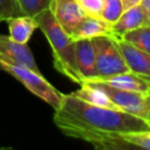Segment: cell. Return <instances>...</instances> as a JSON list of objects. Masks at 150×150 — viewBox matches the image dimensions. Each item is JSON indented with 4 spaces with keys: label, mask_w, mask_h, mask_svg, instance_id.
<instances>
[{
    "label": "cell",
    "mask_w": 150,
    "mask_h": 150,
    "mask_svg": "<svg viewBox=\"0 0 150 150\" xmlns=\"http://www.w3.org/2000/svg\"><path fill=\"white\" fill-rule=\"evenodd\" d=\"M97 36H112L111 25L100 16L86 15L71 34L73 40L93 39Z\"/></svg>",
    "instance_id": "11"
},
{
    "label": "cell",
    "mask_w": 150,
    "mask_h": 150,
    "mask_svg": "<svg viewBox=\"0 0 150 150\" xmlns=\"http://www.w3.org/2000/svg\"><path fill=\"white\" fill-rule=\"evenodd\" d=\"M90 144H93V145H94V150H108L107 148H104V146H103V145H101L100 143L93 142V143H90Z\"/></svg>",
    "instance_id": "24"
},
{
    "label": "cell",
    "mask_w": 150,
    "mask_h": 150,
    "mask_svg": "<svg viewBox=\"0 0 150 150\" xmlns=\"http://www.w3.org/2000/svg\"><path fill=\"white\" fill-rule=\"evenodd\" d=\"M0 62L22 66L40 73L33 53L27 43H19L9 35L0 34Z\"/></svg>",
    "instance_id": "6"
},
{
    "label": "cell",
    "mask_w": 150,
    "mask_h": 150,
    "mask_svg": "<svg viewBox=\"0 0 150 150\" xmlns=\"http://www.w3.org/2000/svg\"><path fill=\"white\" fill-rule=\"evenodd\" d=\"M121 39L131 43L138 49L150 54V25L127 32L121 36Z\"/></svg>",
    "instance_id": "15"
},
{
    "label": "cell",
    "mask_w": 150,
    "mask_h": 150,
    "mask_svg": "<svg viewBox=\"0 0 150 150\" xmlns=\"http://www.w3.org/2000/svg\"><path fill=\"white\" fill-rule=\"evenodd\" d=\"M96 143H100L108 150H143L136 145H132L121 138H103L100 141H93ZM91 142V143H93Z\"/></svg>",
    "instance_id": "20"
},
{
    "label": "cell",
    "mask_w": 150,
    "mask_h": 150,
    "mask_svg": "<svg viewBox=\"0 0 150 150\" xmlns=\"http://www.w3.org/2000/svg\"><path fill=\"white\" fill-rule=\"evenodd\" d=\"M114 138H121L132 145H136L143 150H150V129L141 131H130L118 135Z\"/></svg>",
    "instance_id": "18"
},
{
    "label": "cell",
    "mask_w": 150,
    "mask_h": 150,
    "mask_svg": "<svg viewBox=\"0 0 150 150\" xmlns=\"http://www.w3.org/2000/svg\"><path fill=\"white\" fill-rule=\"evenodd\" d=\"M22 15L16 0H0V20L7 21L11 18Z\"/></svg>",
    "instance_id": "19"
},
{
    "label": "cell",
    "mask_w": 150,
    "mask_h": 150,
    "mask_svg": "<svg viewBox=\"0 0 150 150\" xmlns=\"http://www.w3.org/2000/svg\"><path fill=\"white\" fill-rule=\"evenodd\" d=\"M121 1H122V5H123V9L125 11V9H129V8L138 5L141 0H121Z\"/></svg>",
    "instance_id": "22"
},
{
    "label": "cell",
    "mask_w": 150,
    "mask_h": 150,
    "mask_svg": "<svg viewBox=\"0 0 150 150\" xmlns=\"http://www.w3.org/2000/svg\"><path fill=\"white\" fill-rule=\"evenodd\" d=\"M87 15L100 16L103 7V0H76Z\"/></svg>",
    "instance_id": "21"
},
{
    "label": "cell",
    "mask_w": 150,
    "mask_h": 150,
    "mask_svg": "<svg viewBox=\"0 0 150 150\" xmlns=\"http://www.w3.org/2000/svg\"><path fill=\"white\" fill-rule=\"evenodd\" d=\"M0 69L7 71L16 80H19L30 93L43 100L46 103L52 105L54 110H57L62 103L63 95L57 89H55L41 73H36L22 66L11 64L6 62H0Z\"/></svg>",
    "instance_id": "4"
},
{
    "label": "cell",
    "mask_w": 150,
    "mask_h": 150,
    "mask_svg": "<svg viewBox=\"0 0 150 150\" xmlns=\"http://www.w3.org/2000/svg\"><path fill=\"white\" fill-rule=\"evenodd\" d=\"M0 150H14L13 148H0Z\"/></svg>",
    "instance_id": "25"
},
{
    "label": "cell",
    "mask_w": 150,
    "mask_h": 150,
    "mask_svg": "<svg viewBox=\"0 0 150 150\" xmlns=\"http://www.w3.org/2000/svg\"><path fill=\"white\" fill-rule=\"evenodd\" d=\"M49 9L56 22L70 36L77 25L87 15L76 0H52Z\"/></svg>",
    "instance_id": "7"
},
{
    "label": "cell",
    "mask_w": 150,
    "mask_h": 150,
    "mask_svg": "<svg viewBox=\"0 0 150 150\" xmlns=\"http://www.w3.org/2000/svg\"><path fill=\"white\" fill-rule=\"evenodd\" d=\"M108 84L112 88L123 89V90H135V91H149L150 90V81L131 73L127 71L123 74H118L104 80H95Z\"/></svg>",
    "instance_id": "12"
},
{
    "label": "cell",
    "mask_w": 150,
    "mask_h": 150,
    "mask_svg": "<svg viewBox=\"0 0 150 150\" xmlns=\"http://www.w3.org/2000/svg\"><path fill=\"white\" fill-rule=\"evenodd\" d=\"M149 95H150V90H149Z\"/></svg>",
    "instance_id": "26"
},
{
    "label": "cell",
    "mask_w": 150,
    "mask_h": 150,
    "mask_svg": "<svg viewBox=\"0 0 150 150\" xmlns=\"http://www.w3.org/2000/svg\"><path fill=\"white\" fill-rule=\"evenodd\" d=\"M0 22H1V20H0Z\"/></svg>",
    "instance_id": "27"
},
{
    "label": "cell",
    "mask_w": 150,
    "mask_h": 150,
    "mask_svg": "<svg viewBox=\"0 0 150 150\" xmlns=\"http://www.w3.org/2000/svg\"><path fill=\"white\" fill-rule=\"evenodd\" d=\"M102 90L111 102L121 110L129 115L136 116L150 124V95L149 91H135L112 88L98 81L83 82Z\"/></svg>",
    "instance_id": "3"
},
{
    "label": "cell",
    "mask_w": 150,
    "mask_h": 150,
    "mask_svg": "<svg viewBox=\"0 0 150 150\" xmlns=\"http://www.w3.org/2000/svg\"><path fill=\"white\" fill-rule=\"evenodd\" d=\"M91 40L95 49V80H104L129 71L112 36H97Z\"/></svg>",
    "instance_id": "5"
},
{
    "label": "cell",
    "mask_w": 150,
    "mask_h": 150,
    "mask_svg": "<svg viewBox=\"0 0 150 150\" xmlns=\"http://www.w3.org/2000/svg\"><path fill=\"white\" fill-rule=\"evenodd\" d=\"M139 5L142 6V8L145 11V13L150 16V0H141Z\"/></svg>",
    "instance_id": "23"
},
{
    "label": "cell",
    "mask_w": 150,
    "mask_h": 150,
    "mask_svg": "<svg viewBox=\"0 0 150 150\" xmlns=\"http://www.w3.org/2000/svg\"><path fill=\"white\" fill-rule=\"evenodd\" d=\"M129 71L150 81V54L138 49L121 38H114Z\"/></svg>",
    "instance_id": "8"
},
{
    "label": "cell",
    "mask_w": 150,
    "mask_h": 150,
    "mask_svg": "<svg viewBox=\"0 0 150 150\" xmlns=\"http://www.w3.org/2000/svg\"><path fill=\"white\" fill-rule=\"evenodd\" d=\"M75 62L82 83L96 79L95 49L91 39L75 40Z\"/></svg>",
    "instance_id": "9"
},
{
    "label": "cell",
    "mask_w": 150,
    "mask_h": 150,
    "mask_svg": "<svg viewBox=\"0 0 150 150\" xmlns=\"http://www.w3.org/2000/svg\"><path fill=\"white\" fill-rule=\"evenodd\" d=\"M6 22L8 23L9 36L19 43H27L35 29L38 28V22L35 18L27 15L11 18Z\"/></svg>",
    "instance_id": "13"
},
{
    "label": "cell",
    "mask_w": 150,
    "mask_h": 150,
    "mask_svg": "<svg viewBox=\"0 0 150 150\" xmlns=\"http://www.w3.org/2000/svg\"><path fill=\"white\" fill-rule=\"evenodd\" d=\"M22 15L35 18L50 7L52 0H16Z\"/></svg>",
    "instance_id": "16"
},
{
    "label": "cell",
    "mask_w": 150,
    "mask_h": 150,
    "mask_svg": "<svg viewBox=\"0 0 150 150\" xmlns=\"http://www.w3.org/2000/svg\"><path fill=\"white\" fill-rule=\"evenodd\" d=\"M146 25H150V16L138 4L129 9H125L120 16V19L111 26L112 38H121L127 32L134 30Z\"/></svg>",
    "instance_id": "10"
},
{
    "label": "cell",
    "mask_w": 150,
    "mask_h": 150,
    "mask_svg": "<svg viewBox=\"0 0 150 150\" xmlns=\"http://www.w3.org/2000/svg\"><path fill=\"white\" fill-rule=\"evenodd\" d=\"M123 12L124 9L121 0H103V7L100 18L112 26L120 19Z\"/></svg>",
    "instance_id": "17"
},
{
    "label": "cell",
    "mask_w": 150,
    "mask_h": 150,
    "mask_svg": "<svg viewBox=\"0 0 150 150\" xmlns=\"http://www.w3.org/2000/svg\"><path fill=\"white\" fill-rule=\"evenodd\" d=\"M74 96L79 97L80 100H83L90 104L97 105V107H103L108 109H114V110H120L112 102L111 100L98 88H95L93 86H89L87 83H82L81 88L79 90H75L71 93Z\"/></svg>",
    "instance_id": "14"
},
{
    "label": "cell",
    "mask_w": 150,
    "mask_h": 150,
    "mask_svg": "<svg viewBox=\"0 0 150 150\" xmlns=\"http://www.w3.org/2000/svg\"><path fill=\"white\" fill-rule=\"evenodd\" d=\"M54 123L67 136L91 143L121 134L150 129V124L121 110L90 104L73 94H64L54 114Z\"/></svg>",
    "instance_id": "1"
},
{
    "label": "cell",
    "mask_w": 150,
    "mask_h": 150,
    "mask_svg": "<svg viewBox=\"0 0 150 150\" xmlns=\"http://www.w3.org/2000/svg\"><path fill=\"white\" fill-rule=\"evenodd\" d=\"M35 20L38 28L41 29L50 45L55 69L73 82L81 84L82 79L75 62V40L56 22L49 8L35 16Z\"/></svg>",
    "instance_id": "2"
}]
</instances>
